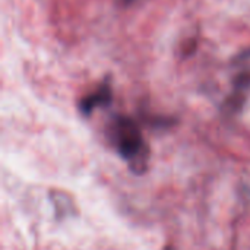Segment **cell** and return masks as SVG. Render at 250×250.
Instances as JSON below:
<instances>
[{"mask_svg": "<svg viewBox=\"0 0 250 250\" xmlns=\"http://www.w3.org/2000/svg\"><path fill=\"white\" fill-rule=\"evenodd\" d=\"M113 100V89L110 81H104L95 91H92L89 95L83 97L79 101V111L88 117L92 111H95L100 107H105Z\"/></svg>", "mask_w": 250, "mask_h": 250, "instance_id": "7a4b0ae2", "label": "cell"}, {"mask_svg": "<svg viewBox=\"0 0 250 250\" xmlns=\"http://www.w3.org/2000/svg\"><path fill=\"white\" fill-rule=\"evenodd\" d=\"M250 56V50H248V51H243L239 57H237V62H242V60H246L248 57Z\"/></svg>", "mask_w": 250, "mask_h": 250, "instance_id": "277c9868", "label": "cell"}, {"mask_svg": "<svg viewBox=\"0 0 250 250\" xmlns=\"http://www.w3.org/2000/svg\"><path fill=\"white\" fill-rule=\"evenodd\" d=\"M250 88V73L245 72V73H240L236 81H234V91L233 94L226 100L224 105H223V110L224 113H227L229 116H233L236 114L237 111L242 110L243 104H245V100H246V92Z\"/></svg>", "mask_w": 250, "mask_h": 250, "instance_id": "3957f363", "label": "cell"}, {"mask_svg": "<svg viewBox=\"0 0 250 250\" xmlns=\"http://www.w3.org/2000/svg\"><path fill=\"white\" fill-rule=\"evenodd\" d=\"M108 139L117 154L127 161L130 170L141 174L149 161V148L142 136L139 125L127 116H114L108 126Z\"/></svg>", "mask_w": 250, "mask_h": 250, "instance_id": "6da1fadb", "label": "cell"}]
</instances>
